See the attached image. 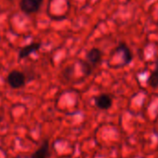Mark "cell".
Instances as JSON below:
<instances>
[{"label": "cell", "instance_id": "6da1fadb", "mask_svg": "<svg viewBox=\"0 0 158 158\" xmlns=\"http://www.w3.org/2000/svg\"><path fill=\"white\" fill-rule=\"evenodd\" d=\"M7 82L10 88L17 89L23 88L26 84V77L25 74L18 70H13L10 72L7 76Z\"/></svg>", "mask_w": 158, "mask_h": 158}, {"label": "cell", "instance_id": "7a4b0ae2", "mask_svg": "<svg viewBox=\"0 0 158 158\" xmlns=\"http://www.w3.org/2000/svg\"><path fill=\"white\" fill-rule=\"evenodd\" d=\"M43 1L44 0H21L19 6L23 12L26 14H33L36 13L40 10Z\"/></svg>", "mask_w": 158, "mask_h": 158}, {"label": "cell", "instance_id": "3957f363", "mask_svg": "<svg viewBox=\"0 0 158 158\" xmlns=\"http://www.w3.org/2000/svg\"><path fill=\"white\" fill-rule=\"evenodd\" d=\"M95 105L101 110H108L113 105V99L108 94H101L95 98Z\"/></svg>", "mask_w": 158, "mask_h": 158}, {"label": "cell", "instance_id": "277c9868", "mask_svg": "<svg viewBox=\"0 0 158 158\" xmlns=\"http://www.w3.org/2000/svg\"><path fill=\"white\" fill-rule=\"evenodd\" d=\"M49 156H50L49 143L48 139H45L40 145V147L32 153L31 158H49Z\"/></svg>", "mask_w": 158, "mask_h": 158}, {"label": "cell", "instance_id": "5b68a950", "mask_svg": "<svg viewBox=\"0 0 158 158\" xmlns=\"http://www.w3.org/2000/svg\"><path fill=\"white\" fill-rule=\"evenodd\" d=\"M102 56V53L101 49L98 48H93L87 53L86 60L94 67L95 65H97L101 61Z\"/></svg>", "mask_w": 158, "mask_h": 158}, {"label": "cell", "instance_id": "8992f818", "mask_svg": "<svg viewBox=\"0 0 158 158\" xmlns=\"http://www.w3.org/2000/svg\"><path fill=\"white\" fill-rule=\"evenodd\" d=\"M40 47H41V43H32L28 46L23 47L19 51V60H23V59L27 58L32 53L37 51L40 48Z\"/></svg>", "mask_w": 158, "mask_h": 158}, {"label": "cell", "instance_id": "52a82bcc", "mask_svg": "<svg viewBox=\"0 0 158 158\" xmlns=\"http://www.w3.org/2000/svg\"><path fill=\"white\" fill-rule=\"evenodd\" d=\"M116 51L123 53V60H124L123 65H127V64H129L131 62V60L133 59V56H132L131 50L129 49V48L127 47V44L120 43L116 48Z\"/></svg>", "mask_w": 158, "mask_h": 158}, {"label": "cell", "instance_id": "ba28073f", "mask_svg": "<svg viewBox=\"0 0 158 158\" xmlns=\"http://www.w3.org/2000/svg\"><path fill=\"white\" fill-rule=\"evenodd\" d=\"M148 85L152 89L158 88V60L156 61L154 70L151 73L148 78Z\"/></svg>", "mask_w": 158, "mask_h": 158}, {"label": "cell", "instance_id": "9c48e42d", "mask_svg": "<svg viewBox=\"0 0 158 158\" xmlns=\"http://www.w3.org/2000/svg\"><path fill=\"white\" fill-rule=\"evenodd\" d=\"M82 68H83V73L86 75H89L92 72L93 66L90 63H89L87 60H84V61H82Z\"/></svg>", "mask_w": 158, "mask_h": 158}, {"label": "cell", "instance_id": "30bf717a", "mask_svg": "<svg viewBox=\"0 0 158 158\" xmlns=\"http://www.w3.org/2000/svg\"><path fill=\"white\" fill-rule=\"evenodd\" d=\"M73 68H71V67H66V69H65L64 72H63V74H64V76L66 77V79H69L70 76L73 74Z\"/></svg>", "mask_w": 158, "mask_h": 158}, {"label": "cell", "instance_id": "8fae6325", "mask_svg": "<svg viewBox=\"0 0 158 158\" xmlns=\"http://www.w3.org/2000/svg\"><path fill=\"white\" fill-rule=\"evenodd\" d=\"M2 121V116H1V114H0V122Z\"/></svg>", "mask_w": 158, "mask_h": 158}, {"label": "cell", "instance_id": "7c38bea8", "mask_svg": "<svg viewBox=\"0 0 158 158\" xmlns=\"http://www.w3.org/2000/svg\"><path fill=\"white\" fill-rule=\"evenodd\" d=\"M156 24H157V26H158V22H157V23H156Z\"/></svg>", "mask_w": 158, "mask_h": 158}]
</instances>
